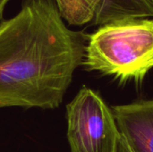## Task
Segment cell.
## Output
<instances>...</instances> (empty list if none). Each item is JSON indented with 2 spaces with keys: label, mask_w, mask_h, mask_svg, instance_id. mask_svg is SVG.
Wrapping results in <instances>:
<instances>
[{
  "label": "cell",
  "mask_w": 153,
  "mask_h": 152,
  "mask_svg": "<svg viewBox=\"0 0 153 152\" xmlns=\"http://www.w3.org/2000/svg\"><path fill=\"white\" fill-rule=\"evenodd\" d=\"M87 41L68 28L54 0H23L0 22V108H57Z\"/></svg>",
  "instance_id": "cell-1"
},
{
  "label": "cell",
  "mask_w": 153,
  "mask_h": 152,
  "mask_svg": "<svg viewBox=\"0 0 153 152\" xmlns=\"http://www.w3.org/2000/svg\"><path fill=\"white\" fill-rule=\"evenodd\" d=\"M82 64L89 71L141 82L153 68V19L134 18L99 26L88 35Z\"/></svg>",
  "instance_id": "cell-2"
},
{
  "label": "cell",
  "mask_w": 153,
  "mask_h": 152,
  "mask_svg": "<svg viewBox=\"0 0 153 152\" xmlns=\"http://www.w3.org/2000/svg\"><path fill=\"white\" fill-rule=\"evenodd\" d=\"M71 152H117L121 138L112 109L93 90L82 87L66 106Z\"/></svg>",
  "instance_id": "cell-3"
},
{
  "label": "cell",
  "mask_w": 153,
  "mask_h": 152,
  "mask_svg": "<svg viewBox=\"0 0 153 152\" xmlns=\"http://www.w3.org/2000/svg\"><path fill=\"white\" fill-rule=\"evenodd\" d=\"M132 152H153V99L111 108Z\"/></svg>",
  "instance_id": "cell-4"
},
{
  "label": "cell",
  "mask_w": 153,
  "mask_h": 152,
  "mask_svg": "<svg viewBox=\"0 0 153 152\" xmlns=\"http://www.w3.org/2000/svg\"><path fill=\"white\" fill-rule=\"evenodd\" d=\"M116 21L153 18V4L151 0H112Z\"/></svg>",
  "instance_id": "cell-5"
},
{
  "label": "cell",
  "mask_w": 153,
  "mask_h": 152,
  "mask_svg": "<svg viewBox=\"0 0 153 152\" xmlns=\"http://www.w3.org/2000/svg\"><path fill=\"white\" fill-rule=\"evenodd\" d=\"M117 152H132L131 149L129 148V146L127 145L126 142L125 141V139L122 137L119 140V143H118V147H117Z\"/></svg>",
  "instance_id": "cell-6"
},
{
  "label": "cell",
  "mask_w": 153,
  "mask_h": 152,
  "mask_svg": "<svg viewBox=\"0 0 153 152\" xmlns=\"http://www.w3.org/2000/svg\"><path fill=\"white\" fill-rule=\"evenodd\" d=\"M10 0H0V20L3 21V16H4V12L6 4L9 3Z\"/></svg>",
  "instance_id": "cell-7"
},
{
  "label": "cell",
  "mask_w": 153,
  "mask_h": 152,
  "mask_svg": "<svg viewBox=\"0 0 153 152\" xmlns=\"http://www.w3.org/2000/svg\"><path fill=\"white\" fill-rule=\"evenodd\" d=\"M152 1V4H153V0H151Z\"/></svg>",
  "instance_id": "cell-8"
}]
</instances>
